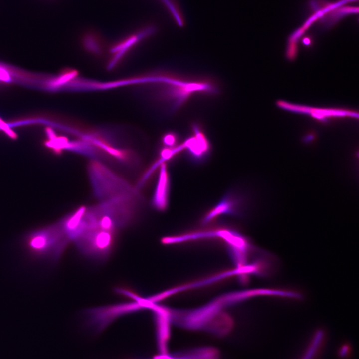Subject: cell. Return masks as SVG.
I'll use <instances>...</instances> for the list:
<instances>
[{
  "instance_id": "obj_1",
  "label": "cell",
  "mask_w": 359,
  "mask_h": 359,
  "mask_svg": "<svg viewBox=\"0 0 359 359\" xmlns=\"http://www.w3.org/2000/svg\"><path fill=\"white\" fill-rule=\"evenodd\" d=\"M69 241L62 227L54 226L29 234L25 239L24 245L34 257L56 262Z\"/></svg>"
},
{
  "instance_id": "obj_2",
  "label": "cell",
  "mask_w": 359,
  "mask_h": 359,
  "mask_svg": "<svg viewBox=\"0 0 359 359\" xmlns=\"http://www.w3.org/2000/svg\"><path fill=\"white\" fill-rule=\"evenodd\" d=\"M73 241L85 256L97 260L107 258L114 244V231L98 226L87 227Z\"/></svg>"
},
{
  "instance_id": "obj_3",
  "label": "cell",
  "mask_w": 359,
  "mask_h": 359,
  "mask_svg": "<svg viewBox=\"0 0 359 359\" xmlns=\"http://www.w3.org/2000/svg\"><path fill=\"white\" fill-rule=\"evenodd\" d=\"M279 106L285 109L296 112H300L310 114L312 117L319 119H324L330 117L347 116L358 117L354 112L348 111L347 110L335 109H320L313 108L308 107L301 106L294 104H291L283 101H279Z\"/></svg>"
},
{
  "instance_id": "obj_4",
  "label": "cell",
  "mask_w": 359,
  "mask_h": 359,
  "mask_svg": "<svg viewBox=\"0 0 359 359\" xmlns=\"http://www.w3.org/2000/svg\"><path fill=\"white\" fill-rule=\"evenodd\" d=\"M169 178L166 165L161 163L159 178L152 199L153 206L158 210H164L168 206Z\"/></svg>"
},
{
  "instance_id": "obj_5",
  "label": "cell",
  "mask_w": 359,
  "mask_h": 359,
  "mask_svg": "<svg viewBox=\"0 0 359 359\" xmlns=\"http://www.w3.org/2000/svg\"><path fill=\"white\" fill-rule=\"evenodd\" d=\"M326 342V335L322 329L315 331L308 341L299 359H318Z\"/></svg>"
},
{
  "instance_id": "obj_6",
  "label": "cell",
  "mask_w": 359,
  "mask_h": 359,
  "mask_svg": "<svg viewBox=\"0 0 359 359\" xmlns=\"http://www.w3.org/2000/svg\"><path fill=\"white\" fill-rule=\"evenodd\" d=\"M236 202L231 195L225 196L205 216L204 222H206L222 214H233L236 211Z\"/></svg>"
},
{
  "instance_id": "obj_7",
  "label": "cell",
  "mask_w": 359,
  "mask_h": 359,
  "mask_svg": "<svg viewBox=\"0 0 359 359\" xmlns=\"http://www.w3.org/2000/svg\"><path fill=\"white\" fill-rule=\"evenodd\" d=\"M352 352L353 348L351 344L344 342L338 347L337 355L340 359H348L351 357Z\"/></svg>"
},
{
  "instance_id": "obj_8",
  "label": "cell",
  "mask_w": 359,
  "mask_h": 359,
  "mask_svg": "<svg viewBox=\"0 0 359 359\" xmlns=\"http://www.w3.org/2000/svg\"><path fill=\"white\" fill-rule=\"evenodd\" d=\"M163 142L167 146H172L176 142V137L172 134H168L164 136Z\"/></svg>"
}]
</instances>
